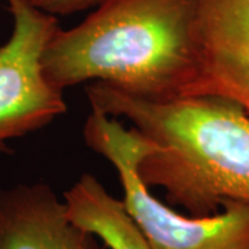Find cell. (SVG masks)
Masks as SVG:
<instances>
[{"instance_id": "6da1fadb", "label": "cell", "mask_w": 249, "mask_h": 249, "mask_svg": "<svg viewBox=\"0 0 249 249\" xmlns=\"http://www.w3.org/2000/svg\"><path fill=\"white\" fill-rule=\"evenodd\" d=\"M90 107L130 126L154 144L139 173L148 187L191 216H209L227 202L249 205V116L216 96L154 101L104 83L86 85Z\"/></svg>"}, {"instance_id": "277c9868", "label": "cell", "mask_w": 249, "mask_h": 249, "mask_svg": "<svg viewBox=\"0 0 249 249\" xmlns=\"http://www.w3.org/2000/svg\"><path fill=\"white\" fill-rule=\"evenodd\" d=\"M6 4L13 29L0 46V152H10L11 140L43 129L67 111L64 91L49 83L42 67L58 19L28 0Z\"/></svg>"}, {"instance_id": "8992f818", "label": "cell", "mask_w": 249, "mask_h": 249, "mask_svg": "<svg viewBox=\"0 0 249 249\" xmlns=\"http://www.w3.org/2000/svg\"><path fill=\"white\" fill-rule=\"evenodd\" d=\"M0 249H104L46 183L0 188Z\"/></svg>"}, {"instance_id": "5b68a950", "label": "cell", "mask_w": 249, "mask_h": 249, "mask_svg": "<svg viewBox=\"0 0 249 249\" xmlns=\"http://www.w3.org/2000/svg\"><path fill=\"white\" fill-rule=\"evenodd\" d=\"M196 75L190 96L231 101L249 116V0H194Z\"/></svg>"}, {"instance_id": "ba28073f", "label": "cell", "mask_w": 249, "mask_h": 249, "mask_svg": "<svg viewBox=\"0 0 249 249\" xmlns=\"http://www.w3.org/2000/svg\"><path fill=\"white\" fill-rule=\"evenodd\" d=\"M34 7L52 16H68L83 10L94 9L104 0H28Z\"/></svg>"}, {"instance_id": "52a82bcc", "label": "cell", "mask_w": 249, "mask_h": 249, "mask_svg": "<svg viewBox=\"0 0 249 249\" xmlns=\"http://www.w3.org/2000/svg\"><path fill=\"white\" fill-rule=\"evenodd\" d=\"M67 213L107 249H150L124 209L122 199L108 191L96 176L83 173L62 196Z\"/></svg>"}, {"instance_id": "3957f363", "label": "cell", "mask_w": 249, "mask_h": 249, "mask_svg": "<svg viewBox=\"0 0 249 249\" xmlns=\"http://www.w3.org/2000/svg\"><path fill=\"white\" fill-rule=\"evenodd\" d=\"M83 139L116 170L124 209L150 249H249V205L227 202L213 214L191 216L152 196L139 166L154 144L132 126L91 109Z\"/></svg>"}, {"instance_id": "7a4b0ae2", "label": "cell", "mask_w": 249, "mask_h": 249, "mask_svg": "<svg viewBox=\"0 0 249 249\" xmlns=\"http://www.w3.org/2000/svg\"><path fill=\"white\" fill-rule=\"evenodd\" d=\"M42 67L61 91L98 82L154 101L190 96L196 75L194 0H104L78 25L58 27Z\"/></svg>"}]
</instances>
